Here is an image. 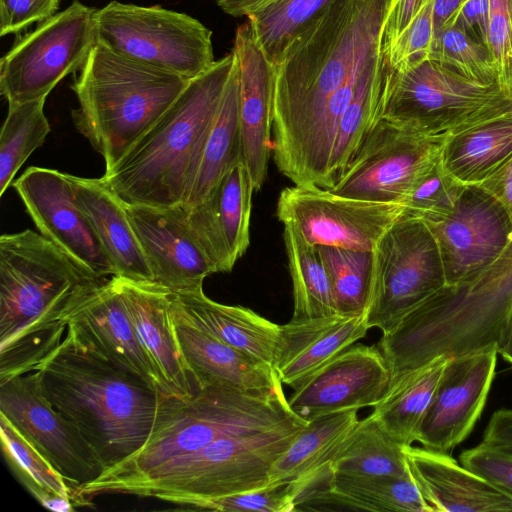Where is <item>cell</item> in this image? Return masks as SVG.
<instances>
[{"instance_id":"obj_25","label":"cell","mask_w":512,"mask_h":512,"mask_svg":"<svg viewBox=\"0 0 512 512\" xmlns=\"http://www.w3.org/2000/svg\"><path fill=\"white\" fill-rule=\"evenodd\" d=\"M409 473L433 512L512 511V496L450 454L403 447Z\"/></svg>"},{"instance_id":"obj_8","label":"cell","mask_w":512,"mask_h":512,"mask_svg":"<svg viewBox=\"0 0 512 512\" xmlns=\"http://www.w3.org/2000/svg\"><path fill=\"white\" fill-rule=\"evenodd\" d=\"M307 423L296 415L270 429L216 439L115 486L109 494L156 498L193 509L208 499L267 487L272 466Z\"/></svg>"},{"instance_id":"obj_23","label":"cell","mask_w":512,"mask_h":512,"mask_svg":"<svg viewBox=\"0 0 512 512\" xmlns=\"http://www.w3.org/2000/svg\"><path fill=\"white\" fill-rule=\"evenodd\" d=\"M116 278L120 297L136 336L156 374L160 391L189 398L196 387L175 335L171 291L150 281Z\"/></svg>"},{"instance_id":"obj_10","label":"cell","mask_w":512,"mask_h":512,"mask_svg":"<svg viewBox=\"0 0 512 512\" xmlns=\"http://www.w3.org/2000/svg\"><path fill=\"white\" fill-rule=\"evenodd\" d=\"M97 42L140 63L188 79L216 61L212 31L188 14L113 0L95 14Z\"/></svg>"},{"instance_id":"obj_33","label":"cell","mask_w":512,"mask_h":512,"mask_svg":"<svg viewBox=\"0 0 512 512\" xmlns=\"http://www.w3.org/2000/svg\"><path fill=\"white\" fill-rule=\"evenodd\" d=\"M358 422V409L337 411L309 420L272 466L268 486L299 484L328 467Z\"/></svg>"},{"instance_id":"obj_2","label":"cell","mask_w":512,"mask_h":512,"mask_svg":"<svg viewBox=\"0 0 512 512\" xmlns=\"http://www.w3.org/2000/svg\"><path fill=\"white\" fill-rule=\"evenodd\" d=\"M34 371L42 395L81 432L105 470L146 442L159 388L100 356L71 330Z\"/></svg>"},{"instance_id":"obj_31","label":"cell","mask_w":512,"mask_h":512,"mask_svg":"<svg viewBox=\"0 0 512 512\" xmlns=\"http://www.w3.org/2000/svg\"><path fill=\"white\" fill-rule=\"evenodd\" d=\"M392 71L380 46L363 67L353 96L340 119L330 163L331 187L365 137L382 119Z\"/></svg>"},{"instance_id":"obj_47","label":"cell","mask_w":512,"mask_h":512,"mask_svg":"<svg viewBox=\"0 0 512 512\" xmlns=\"http://www.w3.org/2000/svg\"><path fill=\"white\" fill-rule=\"evenodd\" d=\"M460 463L512 496V453L481 442L460 455Z\"/></svg>"},{"instance_id":"obj_24","label":"cell","mask_w":512,"mask_h":512,"mask_svg":"<svg viewBox=\"0 0 512 512\" xmlns=\"http://www.w3.org/2000/svg\"><path fill=\"white\" fill-rule=\"evenodd\" d=\"M254 191L246 166L239 162L205 201L185 207L192 234L215 273L230 272L249 246Z\"/></svg>"},{"instance_id":"obj_42","label":"cell","mask_w":512,"mask_h":512,"mask_svg":"<svg viewBox=\"0 0 512 512\" xmlns=\"http://www.w3.org/2000/svg\"><path fill=\"white\" fill-rule=\"evenodd\" d=\"M427 60L450 67L471 80L496 84L495 64L489 50L458 27L435 34Z\"/></svg>"},{"instance_id":"obj_40","label":"cell","mask_w":512,"mask_h":512,"mask_svg":"<svg viewBox=\"0 0 512 512\" xmlns=\"http://www.w3.org/2000/svg\"><path fill=\"white\" fill-rule=\"evenodd\" d=\"M340 316L366 314L373 284V251L317 246Z\"/></svg>"},{"instance_id":"obj_49","label":"cell","mask_w":512,"mask_h":512,"mask_svg":"<svg viewBox=\"0 0 512 512\" xmlns=\"http://www.w3.org/2000/svg\"><path fill=\"white\" fill-rule=\"evenodd\" d=\"M433 0H398L387 11L383 31L382 50L387 53L397 38L419 17Z\"/></svg>"},{"instance_id":"obj_51","label":"cell","mask_w":512,"mask_h":512,"mask_svg":"<svg viewBox=\"0 0 512 512\" xmlns=\"http://www.w3.org/2000/svg\"><path fill=\"white\" fill-rule=\"evenodd\" d=\"M468 0H435V34L447 28L455 27L460 11Z\"/></svg>"},{"instance_id":"obj_39","label":"cell","mask_w":512,"mask_h":512,"mask_svg":"<svg viewBox=\"0 0 512 512\" xmlns=\"http://www.w3.org/2000/svg\"><path fill=\"white\" fill-rule=\"evenodd\" d=\"M336 0H274L250 13L256 41L278 67L290 45Z\"/></svg>"},{"instance_id":"obj_32","label":"cell","mask_w":512,"mask_h":512,"mask_svg":"<svg viewBox=\"0 0 512 512\" xmlns=\"http://www.w3.org/2000/svg\"><path fill=\"white\" fill-rule=\"evenodd\" d=\"M512 157V114L493 118L447 137L445 171L463 185H479Z\"/></svg>"},{"instance_id":"obj_52","label":"cell","mask_w":512,"mask_h":512,"mask_svg":"<svg viewBox=\"0 0 512 512\" xmlns=\"http://www.w3.org/2000/svg\"><path fill=\"white\" fill-rule=\"evenodd\" d=\"M274 0H216L219 8L233 17L248 16Z\"/></svg>"},{"instance_id":"obj_30","label":"cell","mask_w":512,"mask_h":512,"mask_svg":"<svg viewBox=\"0 0 512 512\" xmlns=\"http://www.w3.org/2000/svg\"><path fill=\"white\" fill-rule=\"evenodd\" d=\"M331 470V469H330ZM340 505L353 510L433 512L411 475L365 476L330 472L297 510L317 505Z\"/></svg>"},{"instance_id":"obj_19","label":"cell","mask_w":512,"mask_h":512,"mask_svg":"<svg viewBox=\"0 0 512 512\" xmlns=\"http://www.w3.org/2000/svg\"><path fill=\"white\" fill-rule=\"evenodd\" d=\"M390 380L378 346L354 345L298 383L288 403L306 421L337 411L374 407L388 390Z\"/></svg>"},{"instance_id":"obj_20","label":"cell","mask_w":512,"mask_h":512,"mask_svg":"<svg viewBox=\"0 0 512 512\" xmlns=\"http://www.w3.org/2000/svg\"><path fill=\"white\" fill-rule=\"evenodd\" d=\"M124 207L153 282L172 293L203 289L204 279L215 272L192 234L186 208L182 204Z\"/></svg>"},{"instance_id":"obj_29","label":"cell","mask_w":512,"mask_h":512,"mask_svg":"<svg viewBox=\"0 0 512 512\" xmlns=\"http://www.w3.org/2000/svg\"><path fill=\"white\" fill-rule=\"evenodd\" d=\"M171 303L198 328L274 368L281 325L249 308L215 302L203 289L171 293Z\"/></svg>"},{"instance_id":"obj_15","label":"cell","mask_w":512,"mask_h":512,"mask_svg":"<svg viewBox=\"0 0 512 512\" xmlns=\"http://www.w3.org/2000/svg\"><path fill=\"white\" fill-rule=\"evenodd\" d=\"M0 414L74 489L105 470L81 432L42 395L35 371L0 383Z\"/></svg>"},{"instance_id":"obj_34","label":"cell","mask_w":512,"mask_h":512,"mask_svg":"<svg viewBox=\"0 0 512 512\" xmlns=\"http://www.w3.org/2000/svg\"><path fill=\"white\" fill-rule=\"evenodd\" d=\"M449 358L439 357L389 386L371 413L384 431L402 446H411L419 432Z\"/></svg>"},{"instance_id":"obj_54","label":"cell","mask_w":512,"mask_h":512,"mask_svg":"<svg viewBox=\"0 0 512 512\" xmlns=\"http://www.w3.org/2000/svg\"><path fill=\"white\" fill-rule=\"evenodd\" d=\"M398 0H388V9H391L393 7V5L397 2Z\"/></svg>"},{"instance_id":"obj_9","label":"cell","mask_w":512,"mask_h":512,"mask_svg":"<svg viewBox=\"0 0 512 512\" xmlns=\"http://www.w3.org/2000/svg\"><path fill=\"white\" fill-rule=\"evenodd\" d=\"M507 114H512V100L496 84L425 60L407 70L393 69L382 119L408 132L450 136Z\"/></svg>"},{"instance_id":"obj_21","label":"cell","mask_w":512,"mask_h":512,"mask_svg":"<svg viewBox=\"0 0 512 512\" xmlns=\"http://www.w3.org/2000/svg\"><path fill=\"white\" fill-rule=\"evenodd\" d=\"M63 319L67 329L90 349L159 388L151 362L125 311L114 276L80 292L67 306Z\"/></svg>"},{"instance_id":"obj_48","label":"cell","mask_w":512,"mask_h":512,"mask_svg":"<svg viewBox=\"0 0 512 512\" xmlns=\"http://www.w3.org/2000/svg\"><path fill=\"white\" fill-rule=\"evenodd\" d=\"M62 0H0V35L19 34L54 16Z\"/></svg>"},{"instance_id":"obj_5","label":"cell","mask_w":512,"mask_h":512,"mask_svg":"<svg viewBox=\"0 0 512 512\" xmlns=\"http://www.w3.org/2000/svg\"><path fill=\"white\" fill-rule=\"evenodd\" d=\"M511 315L512 241L475 279L445 285L383 334L390 385L436 358L497 347Z\"/></svg>"},{"instance_id":"obj_36","label":"cell","mask_w":512,"mask_h":512,"mask_svg":"<svg viewBox=\"0 0 512 512\" xmlns=\"http://www.w3.org/2000/svg\"><path fill=\"white\" fill-rule=\"evenodd\" d=\"M238 71L235 65L206 139L191 190L182 204L191 208L205 201L221 179L241 159Z\"/></svg>"},{"instance_id":"obj_12","label":"cell","mask_w":512,"mask_h":512,"mask_svg":"<svg viewBox=\"0 0 512 512\" xmlns=\"http://www.w3.org/2000/svg\"><path fill=\"white\" fill-rule=\"evenodd\" d=\"M373 284L366 324L383 334L446 285L437 241L419 219L399 218L373 251Z\"/></svg>"},{"instance_id":"obj_43","label":"cell","mask_w":512,"mask_h":512,"mask_svg":"<svg viewBox=\"0 0 512 512\" xmlns=\"http://www.w3.org/2000/svg\"><path fill=\"white\" fill-rule=\"evenodd\" d=\"M465 186L445 171L440 157L402 202V217L425 223L443 218L454 209Z\"/></svg>"},{"instance_id":"obj_3","label":"cell","mask_w":512,"mask_h":512,"mask_svg":"<svg viewBox=\"0 0 512 512\" xmlns=\"http://www.w3.org/2000/svg\"><path fill=\"white\" fill-rule=\"evenodd\" d=\"M102 280L42 234L0 237V383L34 371L59 346L67 306Z\"/></svg>"},{"instance_id":"obj_16","label":"cell","mask_w":512,"mask_h":512,"mask_svg":"<svg viewBox=\"0 0 512 512\" xmlns=\"http://www.w3.org/2000/svg\"><path fill=\"white\" fill-rule=\"evenodd\" d=\"M426 224L440 250L446 285L475 279L512 241L509 214L480 185H466L447 216Z\"/></svg>"},{"instance_id":"obj_18","label":"cell","mask_w":512,"mask_h":512,"mask_svg":"<svg viewBox=\"0 0 512 512\" xmlns=\"http://www.w3.org/2000/svg\"><path fill=\"white\" fill-rule=\"evenodd\" d=\"M497 347L449 358L417 442L450 454L475 427L496 373Z\"/></svg>"},{"instance_id":"obj_45","label":"cell","mask_w":512,"mask_h":512,"mask_svg":"<svg viewBox=\"0 0 512 512\" xmlns=\"http://www.w3.org/2000/svg\"><path fill=\"white\" fill-rule=\"evenodd\" d=\"M193 509L229 512H290L294 496L289 483L239 492L198 503Z\"/></svg>"},{"instance_id":"obj_28","label":"cell","mask_w":512,"mask_h":512,"mask_svg":"<svg viewBox=\"0 0 512 512\" xmlns=\"http://www.w3.org/2000/svg\"><path fill=\"white\" fill-rule=\"evenodd\" d=\"M75 200L89 220L115 276L153 282L152 273L128 218L123 202L102 178L66 173Z\"/></svg>"},{"instance_id":"obj_4","label":"cell","mask_w":512,"mask_h":512,"mask_svg":"<svg viewBox=\"0 0 512 512\" xmlns=\"http://www.w3.org/2000/svg\"><path fill=\"white\" fill-rule=\"evenodd\" d=\"M235 65L231 51L187 86L124 157L101 177L125 205L186 200Z\"/></svg>"},{"instance_id":"obj_27","label":"cell","mask_w":512,"mask_h":512,"mask_svg":"<svg viewBox=\"0 0 512 512\" xmlns=\"http://www.w3.org/2000/svg\"><path fill=\"white\" fill-rule=\"evenodd\" d=\"M365 315L291 319L281 325L274 370L282 384L294 388L330 359L364 338Z\"/></svg>"},{"instance_id":"obj_26","label":"cell","mask_w":512,"mask_h":512,"mask_svg":"<svg viewBox=\"0 0 512 512\" xmlns=\"http://www.w3.org/2000/svg\"><path fill=\"white\" fill-rule=\"evenodd\" d=\"M170 312L179 349L196 387L222 384L245 391H269L282 386L273 367L198 328L172 303Z\"/></svg>"},{"instance_id":"obj_38","label":"cell","mask_w":512,"mask_h":512,"mask_svg":"<svg viewBox=\"0 0 512 512\" xmlns=\"http://www.w3.org/2000/svg\"><path fill=\"white\" fill-rule=\"evenodd\" d=\"M283 237L293 284L292 319L338 315L331 282L317 247L290 226H284Z\"/></svg>"},{"instance_id":"obj_50","label":"cell","mask_w":512,"mask_h":512,"mask_svg":"<svg viewBox=\"0 0 512 512\" xmlns=\"http://www.w3.org/2000/svg\"><path fill=\"white\" fill-rule=\"evenodd\" d=\"M479 185L501 203L512 220V157Z\"/></svg>"},{"instance_id":"obj_11","label":"cell","mask_w":512,"mask_h":512,"mask_svg":"<svg viewBox=\"0 0 512 512\" xmlns=\"http://www.w3.org/2000/svg\"><path fill=\"white\" fill-rule=\"evenodd\" d=\"M96 10L74 0L17 38L0 62V92L8 105L46 98L82 68L97 44Z\"/></svg>"},{"instance_id":"obj_46","label":"cell","mask_w":512,"mask_h":512,"mask_svg":"<svg viewBox=\"0 0 512 512\" xmlns=\"http://www.w3.org/2000/svg\"><path fill=\"white\" fill-rule=\"evenodd\" d=\"M434 3L435 0L422 11L385 53L394 70H407L427 60L435 37Z\"/></svg>"},{"instance_id":"obj_22","label":"cell","mask_w":512,"mask_h":512,"mask_svg":"<svg viewBox=\"0 0 512 512\" xmlns=\"http://www.w3.org/2000/svg\"><path fill=\"white\" fill-rule=\"evenodd\" d=\"M232 52L238 71V114L241 159L254 186L261 189L271 155L275 67L247 21L236 29Z\"/></svg>"},{"instance_id":"obj_6","label":"cell","mask_w":512,"mask_h":512,"mask_svg":"<svg viewBox=\"0 0 512 512\" xmlns=\"http://www.w3.org/2000/svg\"><path fill=\"white\" fill-rule=\"evenodd\" d=\"M296 414L282 386L269 391H245L222 384L196 387L189 398L160 391L151 432L135 453L76 489L91 500L115 486L142 476L216 439L275 427Z\"/></svg>"},{"instance_id":"obj_35","label":"cell","mask_w":512,"mask_h":512,"mask_svg":"<svg viewBox=\"0 0 512 512\" xmlns=\"http://www.w3.org/2000/svg\"><path fill=\"white\" fill-rule=\"evenodd\" d=\"M0 435L2 451L11 470L43 507L56 512L93 507L91 500L79 497L76 489L2 414Z\"/></svg>"},{"instance_id":"obj_37","label":"cell","mask_w":512,"mask_h":512,"mask_svg":"<svg viewBox=\"0 0 512 512\" xmlns=\"http://www.w3.org/2000/svg\"><path fill=\"white\" fill-rule=\"evenodd\" d=\"M403 447L370 414L345 438L329 467L335 473L405 477L410 473Z\"/></svg>"},{"instance_id":"obj_1","label":"cell","mask_w":512,"mask_h":512,"mask_svg":"<svg viewBox=\"0 0 512 512\" xmlns=\"http://www.w3.org/2000/svg\"><path fill=\"white\" fill-rule=\"evenodd\" d=\"M388 0H336L275 68L273 158L296 185L318 186V145L331 98L382 42Z\"/></svg>"},{"instance_id":"obj_41","label":"cell","mask_w":512,"mask_h":512,"mask_svg":"<svg viewBox=\"0 0 512 512\" xmlns=\"http://www.w3.org/2000/svg\"><path fill=\"white\" fill-rule=\"evenodd\" d=\"M45 100L8 105L0 136V196L27 158L44 143L50 131L44 114Z\"/></svg>"},{"instance_id":"obj_17","label":"cell","mask_w":512,"mask_h":512,"mask_svg":"<svg viewBox=\"0 0 512 512\" xmlns=\"http://www.w3.org/2000/svg\"><path fill=\"white\" fill-rule=\"evenodd\" d=\"M12 185L43 236L96 277L115 276L113 264L75 200L66 173L29 167Z\"/></svg>"},{"instance_id":"obj_44","label":"cell","mask_w":512,"mask_h":512,"mask_svg":"<svg viewBox=\"0 0 512 512\" xmlns=\"http://www.w3.org/2000/svg\"><path fill=\"white\" fill-rule=\"evenodd\" d=\"M486 48L496 69V84L512 100V0H490Z\"/></svg>"},{"instance_id":"obj_14","label":"cell","mask_w":512,"mask_h":512,"mask_svg":"<svg viewBox=\"0 0 512 512\" xmlns=\"http://www.w3.org/2000/svg\"><path fill=\"white\" fill-rule=\"evenodd\" d=\"M399 204L346 197L316 185L283 189L276 214L313 246L374 251L385 232L403 216Z\"/></svg>"},{"instance_id":"obj_7","label":"cell","mask_w":512,"mask_h":512,"mask_svg":"<svg viewBox=\"0 0 512 512\" xmlns=\"http://www.w3.org/2000/svg\"><path fill=\"white\" fill-rule=\"evenodd\" d=\"M190 79L126 58L98 43L71 89L77 130L114 167L178 98Z\"/></svg>"},{"instance_id":"obj_53","label":"cell","mask_w":512,"mask_h":512,"mask_svg":"<svg viewBox=\"0 0 512 512\" xmlns=\"http://www.w3.org/2000/svg\"><path fill=\"white\" fill-rule=\"evenodd\" d=\"M498 355L512 365V315L497 343Z\"/></svg>"},{"instance_id":"obj_13","label":"cell","mask_w":512,"mask_h":512,"mask_svg":"<svg viewBox=\"0 0 512 512\" xmlns=\"http://www.w3.org/2000/svg\"><path fill=\"white\" fill-rule=\"evenodd\" d=\"M447 137L408 132L381 119L329 190L346 197L401 205L416 182L440 159Z\"/></svg>"}]
</instances>
